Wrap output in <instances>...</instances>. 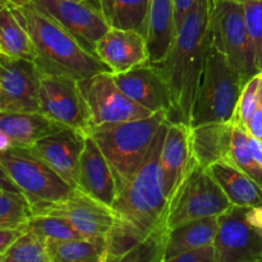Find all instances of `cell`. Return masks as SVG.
<instances>
[{
	"instance_id": "cell-1",
	"label": "cell",
	"mask_w": 262,
	"mask_h": 262,
	"mask_svg": "<svg viewBox=\"0 0 262 262\" xmlns=\"http://www.w3.org/2000/svg\"><path fill=\"white\" fill-rule=\"evenodd\" d=\"M212 7L214 0H197L179 27L165 59L159 64L173 94L170 122L192 123L194 100L212 42Z\"/></svg>"
},
{
	"instance_id": "cell-2",
	"label": "cell",
	"mask_w": 262,
	"mask_h": 262,
	"mask_svg": "<svg viewBox=\"0 0 262 262\" xmlns=\"http://www.w3.org/2000/svg\"><path fill=\"white\" fill-rule=\"evenodd\" d=\"M12 10L33 41L42 73L68 76L82 81L101 72H112L97 55L90 53L63 26L31 3Z\"/></svg>"
},
{
	"instance_id": "cell-3",
	"label": "cell",
	"mask_w": 262,
	"mask_h": 262,
	"mask_svg": "<svg viewBox=\"0 0 262 262\" xmlns=\"http://www.w3.org/2000/svg\"><path fill=\"white\" fill-rule=\"evenodd\" d=\"M169 120L161 127L143 163L122 191L112 209L118 219L145 235L168 233L165 225L169 199L164 188L160 155Z\"/></svg>"
},
{
	"instance_id": "cell-4",
	"label": "cell",
	"mask_w": 262,
	"mask_h": 262,
	"mask_svg": "<svg viewBox=\"0 0 262 262\" xmlns=\"http://www.w3.org/2000/svg\"><path fill=\"white\" fill-rule=\"evenodd\" d=\"M168 120V113L158 112L142 119L110 123L90 129L89 135L112 166L118 193L138 170L159 130Z\"/></svg>"
},
{
	"instance_id": "cell-5",
	"label": "cell",
	"mask_w": 262,
	"mask_h": 262,
	"mask_svg": "<svg viewBox=\"0 0 262 262\" xmlns=\"http://www.w3.org/2000/svg\"><path fill=\"white\" fill-rule=\"evenodd\" d=\"M246 79L211 42L194 100L191 127L232 122Z\"/></svg>"
},
{
	"instance_id": "cell-6",
	"label": "cell",
	"mask_w": 262,
	"mask_h": 262,
	"mask_svg": "<svg viewBox=\"0 0 262 262\" xmlns=\"http://www.w3.org/2000/svg\"><path fill=\"white\" fill-rule=\"evenodd\" d=\"M232 206L214 177L196 161L169 200L166 229L170 230L193 220L217 217Z\"/></svg>"
},
{
	"instance_id": "cell-7",
	"label": "cell",
	"mask_w": 262,
	"mask_h": 262,
	"mask_svg": "<svg viewBox=\"0 0 262 262\" xmlns=\"http://www.w3.org/2000/svg\"><path fill=\"white\" fill-rule=\"evenodd\" d=\"M0 168L32 206L63 201L76 189L30 148L12 147L2 152Z\"/></svg>"
},
{
	"instance_id": "cell-8",
	"label": "cell",
	"mask_w": 262,
	"mask_h": 262,
	"mask_svg": "<svg viewBox=\"0 0 262 262\" xmlns=\"http://www.w3.org/2000/svg\"><path fill=\"white\" fill-rule=\"evenodd\" d=\"M212 43L229 59L246 82L258 73L241 0H214Z\"/></svg>"
},
{
	"instance_id": "cell-9",
	"label": "cell",
	"mask_w": 262,
	"mask_h": 262,
	"mask_svg": "<svg viewBox=\"0 0 262 262\" xmlns=\"http://www.w3.org/2000/svg\"><path fill=\"white\" fill-rule=\"evenodd\" d=\"M91 118V128L110 123L142 119L155 114L133 101L119 89L112 72H101L79 81Z\"/></svg>"
},
{
	"instance_id": "cell-10",
	"label": "cell",
	"mask_w": 262,
	"mask_h": 262,
	"mask_svg": "<svg viewBox=\"0 0 262 262\" xmlns=\"http://www.w3.org/2000/svg\"><path fill=\"white\" fill-rule=\"evenodd\" d=\"M40 112L66 127L89 135L91 118L79 81L68 76L42 73Z\"/></svg>"
},
{
	"instance_id": "cell-11",
	"label": "cell",
	"mask_w": 262,
	"mask_h": 262,
	"mask_svg": "<svg viewBox=\"0 0 262 262\" xmlns=\"http://www.w3.org/2000/svg\"><path fill=\"white\" fill-rule=\"evenodd\" d=\"M41 79L35 61L0 54V112H40Z\"/></svg>"
},
{
	"instance_id": "cell-12",
	"label": "cell",
	"mask_w": 262,
	"mask_h": 262,
	"mask_svg": "<svg viewBox=\"0 0 262 262\" xmlns=\"http://www.w3.org/2000/svg\"><path fill=\"white\" fill-rule=\"evenodd\" d=\"M35 215H56L68 220L84 238H102L109 234L117 220L114 210L76 188L63 201L33 206Z\"/></svg>"
},
{
	"instance_id": "cell-13",
	"label": "cell",
	"mask_w": 262,
	"mask_h": 262,
	"mask_svg": "<svg viewBox=\"0 0 262 262\" xmlns=\"http://www.w3.org/2000/svg\"><path fill=\"white\" fill-rule=\"evenodd\" d=\"M233 205L219 216L217 262H262V230L247 220V210Z\"/></svg>"
},
{
	"instance_id": "cell-14",
	"label": "cell",
	"mask_w": 262,
	"mask_h": 262,
	"mask_svg": "<svg viewBox=\"0 0 262 262\" xmlns=\"http://www.w3.org/2000/svg\"><path fill=\"white\" fill-rule=\"evenodd\" d=\"M37 9L63 26L86 50L96 55V45L109 31L104 13L73 0H32Z\"/></svg>"
},
{
	"instance_id": "cell-15",
	"label": "cell",
	"mask_w": 262,
	"mask_h": 262,
	"mask_svg": "<svg viewBox=\"0 0 262 262\" xmlns=\"http://www.w3.org/2000/svg\"><path fill=\"white\" fill-rule=\"evenodd\" d=\"M115 83L133 101L152 113L174 112L173 94L164 69L159 64L146 63L123 73H113Z\"/></svg>"
},
{
	"instance_id": "cell-16",
	"label": "cell",
	"mask_w": 262,
	"mask_h": 262,
	"mask_svg": "<svg viewBox=\"0 0 262 262\" xmlns=\"http://www.w3.org/2000/svg\"><path fill=\"white\" fill-rule=\"evenodd\" d=\"M86 137L87 133L73 128H64L41 138L31 146L30 151L63 177L71 186L78 188L79 163Z\"/></svg>"
},
{
	"instance_id": "cell-17",
	"label": "cell",
	"mask_w": 262,
	"mask_h": 262,
	"mask_svg": "<svg viewBox=\"0 0 262 262\" xmlns=\"http://www.w3.org/2000/svg\"><path fill=\"white\" fill-rule=\"evenodd\" d=\"M168 233L145 235L120 219L106 235L105 262L159 261L164 262L165 239Z\"/></svg>"
},
{
	"instance_id": "cell-18",
	"label": "cell",
	"mask_w": 262,
	"mask_h": 262,
	"mask_svg": "<svg viewBox=\"0 0 262 262\" xmlns=\"http://www.w3.org/2000/svg\"><path fill=\"white\" fill-rule=\"evenodd\" d=\"M96 55L112 73H123L150 63L147 38L135 30L110 27L97 42Z\"/></svg>"
},
{
	"instance_id": "cell-19",
	"label": "cell",
	"mask_w": 262,
	"mask_h": 262,
	"mask_svg": "<svg viewBox=\"0 0 262 262\" xmlns=\"http://www.w3.org/2000/svg\"><path fill=\"white\" fill-rule=\"evenodd\" d=\"M194 163L192 127L186 123L169 120L160 155L164 188L169 200Z\"/></svg>"
},
{
	"instance_id": "cell-20",
	"label": "cell",
	"mask_w": 262,
	"mask_h": 262,
	"mask_svg": "<svg viewBox=\"0 0 262 262\" xmlns=\"http://www.w3.org/2000/svg\"><path fill=\"white\" fill-rule=\"evenodd\" d=\"M78 188L89 196L112 207L118 196V187L109 161L96 141L87 135L81 156Z\"/></svg>"
},
{
	"instance_id": "cell-21",
	"label": "cell",
	"mask_w": 262,
	"mask_h": 262,
	"mask_svg": "<svg viewBox=\"0 0 262 262\" xmlns=\"http://www.w3.org/2000/svg\"><path fill=\"white\" fill-rule=\"evenodd\" d=\"M66 127L41 112H0V132L10 138L13 147L30 148L41 138L59 132Z\"/></svg>"
},
{
	"instance_id": "cell-22",
	"label": "cell",
	"mask_w": 262,
	"mask_h": 262,
	"mask_svg": "<svg viewBox=\"0 0 262 262\" xmlns=\"http://www.w3.org/2000/svg\"><path fill=\"white\" fill-rule=\"evenodd\" d=\"M233 122H212L192 127V148L200 166L207 169L222 160H232Z\"/></svg>"
},
{
	"instance_id": "cell-23",
	"label": "cell",
	"mask_w": 262,
	"mask_h": 262,
	"mask_svg": "<svg viewBox=\"0 0 262 262\" xmlns=\"http://www.w3.org/2000/svg\"><path fill=\"white\" fill-rule=\"evenodd\" d=\"M177 32L174 0H151L146 35L150 63L160 64L165 59Z\"/></svg>"
},
{
	"instance_id": "cell-24",
	"label": "cell",
	"mask_w": 262,
	"mask_h": 262,
	"mask_svg": "<svg viewBox=\"0 0 262 262\" xmlns=\"http://www.w3.org/2000/svg\"><path fill=\"white\" fill-rule=\"evenodd\" d=\"M233 205L256 207L262 205V187L233 161L222 160L207 168Z\"/></svg>"
},
{
	"instance_id": "cell-25",
	"label": "cell",
	"mask_w": 262,
	"mask_h": 262,
	"mask_svg": "<svg viewBox=\"0 0 262 262\" xmlns=\"http://www.w3.org/2000/svg\"><path fill=\"white\" fill-rule=\"evenodd\" d=\"M217 228H219V216H212L184 223L168 230L164 262H171L174 257L187 251L214 243Z\"/></svg>"
},
{
	"instance_id": "cell-26",
	"label": "cell",
	"mask_w": 262,
	"mask_h": 262,
	"mask_svg": "<svg viewBox=\"0 0 262 262\" xmlns=\"http://www.w3.org/2000/svg\"><path fill=\"white\" fill-rule=\"evenodd\" d=\"M0 54L35 63L37 59V51L27 30L5 3H2L0 7Z\"/></svg>"
},
{
	"instance_id": "cell-27",
	"label": "cell",
	"mask_w": 262,
	"mask_h": 262,
	"mask_svg": "<svg viewBox=\"0 0 262 262\" xmlns=\"http://www.w3.org/2000/svg\"><path fill=\"white\" fill-rule=\"evenodd\" d=\"M50 262H105L106 237L48 241Z\"/></svg>"
},
{
	"instance_id": "cell-28",
	"label": "cell",
	"mask_w": 262,
	"mask_h": 262,
	"mask_svg": "<svg viewBox=\"0 0 262 262\" xmlns=\"http://www.w3.org/2000/svg\"><path fill=\"white\" fill-rule=\"evenodd\" d=\"M151 0H101L102 13L110 27L135 30L147 35Z\"/></svg>"
},
{
	"instance_id": "cell-29",
	"label": "cell",
	"mask_w": 262,
	"mask_h": 262,
	"mask_svg": "<svg viewBox=\"0 0 262 262\" xmlns=\"http://www.w3.org/2000/svg\"><path fill=\"white\" fill-rule=\"evenodd\" d=\"M33 215L32 204L22 192L0 188V228L25 227Z\"/></svg>"
},
{
	"instance_id": "cell-30",
	"label": "cell",
	"mask_w": 262,
	"mask_h": 262,
	"mask_svg": "<svg viewBox=\"0 0 262 262\" xmlns=\"http://www.w3.org/2000/svg\"><path fill=\"white\" fill-rule=\"evenodd\" d=\"M0 262H50L48 241L33 232H26L0 255Z\"/></svg>"
},
{
	"instance_id": "cell-31",
	"label": "cell",
	"mask_w": 262,
	"mask_h": 262,
	"mask_svg": "<svg viewBox=\"0 0 262 262\" xmlns=\"http://www.w3.org/2000/svg\"><path fill=\"white\" fill-rule=\"evenodd\" d=\"M25 228L27 232L36 233L46 241H66L81 237L68 220L56 215H33Z\"/></svg>"
},
{
	"instance_id": "cell-32",
	"label": "cell",
	"mask_w": 262,
	"mask_h": 262,
	"mask_svg": "<svg viewBox=\"0 0 262 262\" xmlns=\"http://www.w3.org/2000/svg\"><path fill=\"white\" fill-rule=\"evenodd\" d=\"M239 169L262 187V166L253 158L247 129L234 125L232 142V160Z\"/></svg>"
},
{
	"instance_id": "cell-33",
	"label": "cell",
	"mask_w": 262,
	"mask_h": 262,
	"mask_svg": "<svg viewBox=\"0 0 262 262\" xmlns=\"http://www.w3.org/2000/svg\"><path fill=\"white\" fill-rule=\"evenodd\" d=\"M261 77L262 72H258L252 78L248 79L245 86H243L239 101H238L237 107H235L234 117L232 119L234 125L247 129L248 123H250L251 118L253 117L258 106V91H260Z\"/></svg>"
},
{
	"instance_id": "cell-34",
	"label": "cell",
	"mask_w": 262,
	"mask_h": 262,
	"mask_svg": "<svg viewBox=\"0 0 262 262\" xmlns=\"http://www.w3.org/2000/svg\"><path fill=\"white\" fill-rule=\"evenodd\" d=\"M255 51L257 72H262V0H241Z\"/></svg>"
},
{
	"instance_id": "cell-35",
	"label": "cell",
	"mask_w": 262,
	"mask_h": 262,
	"mask_svg": "<svg viewBox=\"0 0 262 262\" xmlns=\"http://www.w3.org/2000/svg\"><path fill=\"white\" fill-rule=\"evenodd\" d=\"M171 262H217V251L214 243L193 248L177 256Z\"/></svg>"
},
{
	"instance_id": "cell-36",
	"label": "cell",
	"mask_w": 262,
	"mask_h": 262,
	"mask_svg": "<svg viewBox=\"0 0 262 262\" xmlns=\"http://www.w3.org/2000/svg\"><path fill=\"white\" fill-rule=\"evenodd\" d=\"M26 232L27 229L25 227L0 228V255H3Z\"/></svg>"
},
{
	"instance_id": "cell-37",
	"label": "cell",
	"mask_w": 262,
	"mask_h": 262,
	"mask_svg": "<svg viewBox=\"0 0 262 262\" xmlns=\"http://www.w3.org/2000/svg\"><path fill=\"white\" fill-rule=\"evenodd\" d=\"M196 3L197 0H174V5H176L177 30H179V27L184 22V19H186L188 13L191 12L192 8L194 7Z\"/></svg>"
},
{
	"instance_id": "cell-38",
	"label": "cell",
	"mask_w": 262,
	"mask_h": 262,
	"mask_svg": "<svg viewBox=\"0 0 262 262\" xmlns=\"http://www.w3.org/2000/svg\"><path fill=\"white\" fill-rule=\"evenodd\" d=\"M246 216H247V220L253 227L262 230V205L261 206L250 207L247 210V215Z\"/></svg>"
},
{
	"instance_id": "cell-39",
	"label": "cell",
	"mask_w": 262,
	"mask_h": 262,
	"mask_svg": "<svg viewBox=\"0 0 262 262\" xmlns=\"http://www.w3.org/2000/svg\"><path fill=\"white\" fill-rule=\"evenodd\" d=\"M248 135H250V133H248ZM250 146L253 158H255L256 161L262 166V141L250 135Z\"/></svg>"
},
{
	"instance_id": "cell-40",
	"label": "cell",
	"mask_w": 262,
	"mask_h": 262,
	"mask_svg": "<svg viewBox=\"0 0 262 262\" xmlns=\"http://www.w3.org/2000/svg\"><path fill=\"white\" fill-rule=\"evenodd\" d=\"M2 3H5L12 7H26L32 3V0H2Z\"/></svg>"
},
{
	"instance_id": "cell-41",
	"label": "cell",
	"mask_w": 262,
	"mask_h": 262,
	"mask_svg": "<svg viewBox=\"0 0 262 262\" xmlns=\"http://www.w3.org/2000/svg\"><path fill=\"white\" fill-rule=\"evenodd\" d=\"M73 2H79L83 3V4L90 5V7L95 8L97 10H101L102 12V7H101V0H73Z\"/></svg>"
}]
</instances>
